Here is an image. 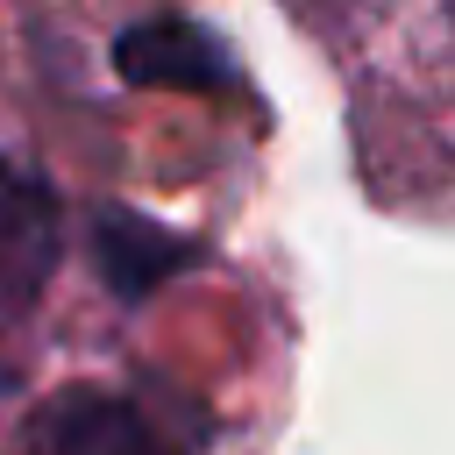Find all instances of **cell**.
<instances>
[{
    "label": "cell",
    "instance_id": "3957f363",
    "mask_svg": "<svg viewBox=\"0 0 455 455\" xmlns=\"http://www.w3.org/2000/svg\"><path fill=\"white\" fill-rule=\"evenodd\" d=\"M57 263V206L50 192L0 156V284L28 299Z\"/></svg>",
    "mask_w": 455,
    "mask_h": 455
},
{
    "label": "cell",
    "instance_id": "7a4b0ae2",
    "mask_svg": "<svg viewBox=\"0 0 455 455\" xmlns=\"http://www.w3.org/2000/svg\"><path fill=\"white\" fill-rule=\"evenodd\" d=\"M114 64L135 85H178V92H199V85H228L235 78L228 50L206 28H192V21H135V28H121L114 36Z\"/></svg>",
    "mask_w": 455,
    "mask_h": 455
},
{
    "label": "cell",
    "instance_id": "6da1fadb",
    "mask_svg": "<svg viewBox=\"0 0 455 455\" xmlns=\"http://www.w3.org/2000/svg\"><path fill=\"white\" fill-rule=\"evenodd\" d=\"M28 455H171L164 434L114 391H57L28 419Z\"/></svg>",
    "mask_w": 455,
    "mask_h": 455
},
{
    "label": "cell",
    "instance_id": "277c9868",
    "mask_svg": "<svg viewBox=\"0 0 455 455\" xmlns=\"http://www.w3.org/2000/svg\"><path fill=\"white\" fill-rule=\"evenodd\" d=\"M100 256H107V277H114L121 291H149V277H156V270H171L185 249H178V242H164L149 220L107 213V228H100Z\"/></svg>",
    "mask_w": 455,
    "mask_h": 455
}]
</instances>
